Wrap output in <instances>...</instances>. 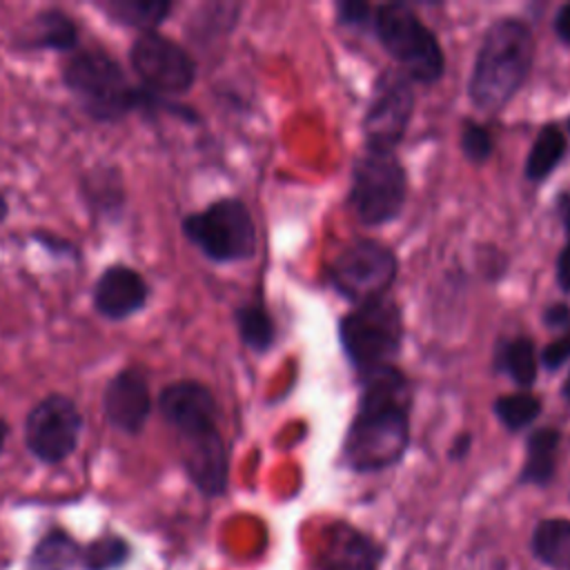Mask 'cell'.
Masks as SVG:
<instances>
[{"label": "cell", "mask_w": 570, "mask_h": 570, "mask_svg": "<svg viewBox=\"0 0 570 570\" xmlns=\"http://www.w3.org/2000/svg\"><path fill=\"white\" fill-rule=\"evenodd\" d=\"M470 445H472V436H470L468 432H461V434L454 439L452 448H450V459H454V461L463 459V456L470 452Z\"/></svg>", "instance_id": "35"}, {"label": "cell", "mask_w": 570, "mask_h": 570, "mask_svg": "<svg viewBox=\"0 0 570 570\" xmlns=\"http://www.w3.org/2000/svg\"><path fill=\"white\" fill-rule=\"evenodd\" d=\"M532 550L546 566L557 570H570V521H541L532 534Z\"/></svg>", "instance_id": "22"}, {"label": "cell", "mask_w": 570, "mask_h": 570, "mask_svg": "<svg viewBox=\"0 0 570 570\" xmlns=\"http://www.w3.org/2000/svg\"><path fill=\"white\" fill-rule=\"evenodd\" d=\"M561 445V432L557 428H537L525 439V461L521 470V481L532 485H548L557 470Z\"/></svg>", "instance_id": "18"}, {"label": "cell", "mask_w": 570, "mask_h": 570, "mask_svg": "<svg viewBox=\"0 0 570 570\" xmlns=\"http://www.w3.org/2000/svg\"><path fill=\"white\" fill-rule=\"evenodd\" d=\"M372 29L399 69L421 85L436 82L445 71V53L436 33L410 4L387 2L374 9Z\"/></svg>", "instance_id": "4"}, {"label": "cell", "mask_w": 570, "mask_h": 570, "mask_svg": "<svg viewBox=\"0 0 570 570\" xmlns=\"http://www.w3.org/2000/svg\"><path fill=\"white\" fill-rule=\"evenodd\" d=\"M541 318H543V323L548 327L566 332V330H570V305L568 303H550L543 309Z\"/></svg>", "instance_id": "33"}, {"label": "cell", "mask_w": 570, "mask_h": 570, "mask_svg": "<svg viewBox=\"0 0 570 570\" xmlns=\"http://www.w3.org/2000/svg\"><path fill=\"white\" fill-rule=\"evenodd\" d=\"M158 410L171 430L185 432L191 428L218 423V403L212 390L194 379L167 383L158 394Z\"/></svg>", "instance_id": "15"}, {"label": "cell", "mask_w": 570, "mask_h": 570, "mask_svg": "<svg viewBox=\"0 0 570 570\" xmlns=\"http://www.w3.org/2000/svg\"><path fill=\"white\" fill-rule=\"evenodd\" d=\"M22 49H53L71 53L78 47V24L62 9H42L33 16L29 29L20 36Z\"/></svg>", "instance_id": "17"}, {"label": "cell", "mask_w": 570, "mask_h": 570, "mask_svg": "<svg viewBox=\"0 0 570 570\" xmlns=\"http://www.w3.org/2000/svg\"><path fill=\"white\" fill-rule=\"evenodd\" d=\"M62 82L76 96L85 114L100 122H114L134 111H171L176 100L145 87H131L122 65L98 49H78L62 62Z\"/></svg>", "instance_id": "2"}, {"label": "cell", "mask_w": 570, "mask_h": 570, "mask_svg": "<svg viewBox=\"0 0 570 570\" xmlns=\"http://www.w3.org/2000/svg\"><path fill=\"white\" fill-rule=\"evenodd\" d=\"M82 414L62 392L42 396L24 419V445L42 463H60L78 448Z\"/></svg>", "instance_id": "11"}, {"label": "cell", "mask_w": 570, "mask_h": 570, "mask_svg": "<svg viewBox=\"0 0 570 570\" xmlns=\"http://www.w3.org/2000/svg\"><path fill=\"white\" fill-rule=\"evenodd\" d=\"M414 100L412 80L401 69L383 71L374 82L363 116L365 149L396 154L412 120Z\"/></svg>", "instance_id": "10"}, {"label": "cell", "mask_w": 570, "mask_h": 570, "mask_svg": "<svg viewBox=\"0 0 570 570\" xmlns=\"http://www.w3.org/2000/svg\"><path fill=\"white\" fill-rule=\"evenodd\" d=\"M383 550L365 532L350 523H334L325 530L316 566L318 570H376Z\"/></svg>", "instance_id": "16"}, {"label": "cell", "mask_w": 570, "mask_h": 570, "mask_svg": "<svg viewBox=\"0 0 570 570\" xmlns=\"http://www.w3.org/2000/svg\"><path fill=\"white\" fill-rule=\"evenodd\" d=\"M399 274L392 247L374 238H358L330 263V285L350 303L363 305L385 298Z\"/></svg>", "instance_id": "8"}, {"label": "cell", "mask_w": 570, "mask_h": 570, "mask_svg": "<svg viewBox=\"0 0 570 570\" xmlns=\"http://www.w3.org/2000/svg\"><path fill=\"white\" fill-rule=\"evenodd\" d=\"M31 238L36 243H40L47 252L56 254V256H65V258H71V256L76 258L78 256V249H76L73 243H69L67 238H60V236H56L51 232H33Z\"/></svg>", "instance_id": "32"}, {"label": "cell", "mask_w": 570, "mask_h": 570, "mask_svg": "<svg viewBox=\"0 0 570 570\" xmlns=\"http://www.w3.org/2000/svg\"><path fill=\"white\" fill-rule=\"evenodd\" d=\"M96 7L116 24L145 31H156L167 16L171 13L174 4L167 0H102Z\"/></svg>", "instance_id": "20"}, {"label": "cell", "mask_w": 570, "mask_h": 570, "mask_svg": "<svg viewBox=\"0 0 570 570\" xmlns=\"http://www.w3.org/2000/svg\"><path fill=\"white\" fill-rule=\"evenodd\" d=\"M129 554V546L125 539L116 534H105L94 539L82 552V566L87 570H114L125 563Z\"/></svg>", "instance_id": "26"}, {"label": "cell", "mask_w": 570, "mask_h": 570, "mask_svg": "<svg viewBox=\"0 0 570 570\" xmlns=\"http://www.w3.org/2000/svg\"><path fill=\"white\" fill-rule=\"evenodd\" d=\"M114 171V167H102V174L98 176L96 171H91L85 178L87 185V198L89 203L100 209V212H118L122 207V185H120V176L118 171L114 176H109Z\"/></svg>", "instance_id": "27"}, {"label": "cell", "mask_w": 570, "mask_h": 570, "mask_svg": "<svg viewBox=\"0 0 570 570\" xmlns=\"http://www.w3.org/2000/svg\"><path fill=\"white\" fill-rule=\"evenodd\" d=\"M183 236L214 263H240L256 254V223L247 205L236 198H218L180 220Z\"/></svg>", "instance_id": "5"}, {"label": "cell", "mask_w": 570, "mask_h": 570, "mask_svg": "<svg viewBox=\"0 0 570 570\" xmlns=\"http://www.w3.org/2000/svg\"><path fill=\"white\" fill-rule=\"evenodd\" d=\"M336 20L343 27H365L372 22V9L363 0H341L334 4Z\"/></svg>", "instance_id": "30"}, {"label": "cell", "mask_w": 570, "mask_h": 570, "mask_svg": "<svg viewBox=\"0 0 570 570\" xmlns=\"http://www.w3.org/2000/svg\"><path fill=\"white\" fill-rule=\"evenodd\" d=\"M102 414L111 428L125 434H140L151 414L149 381L138 367L118 370L105 385Z\"/></svg>", "instance_id": "13"}, {"label": "cell", "mask_w": 570, "mask_h": 570, "mask_svg": "<svg viewBox=\"0 0 570 570\" xmlns=\"http://www.w3.org/2000/svg\"><path fill=\"white\" fill-rule=\"evenodd\" d=\"M407 196V176L394 151L363 149L350 174L347 200L354 216L367 227L399 218Z\"/></svg>", "instance_id": "7"}, {"label": "cell", "mask_w": 570, "mask_h": 570, "mask_svg": "<svg viewBox=\"0 0 570 570\" xmlns=\"http://www.w3.org/2000/svg\"><path fill=\"white\" fill-rule=\"evenodd\" d=\"M534 62V38L521 18L494 20L476 49L468 96L483 114H497L519 94Z\"/></svg>", "instance_id": "3"}, {"label": "cell", "mask_w": 570, "mask_h": 570, "mask_svg": "<svg viewBox=\"0 0 570 570\" xmlns=\"http://www.w3.org/2000/svg\"><path fill=\"white\" fill-rule=\"evenodd\" d=\"M494 370L503 372L514 385L528 390L537 381L539 352L530 336H512L497 345Z\"/></svg>", "instance_id": "19"}, {"label": "cell", "mask_w": 570, "mask_h": 570, "mask_svg": "<svg viewBox=\"0 0 570 570\" xmlns=\"http://www.w3.org/2000/svg\"><path fill=\"white\" fill-rule=\"evenodd\" d=\"M129 65L145 89L165 98L185 94L196 82V62L189 51L158 31L136 36L129 47Z\"/></svg>", "instance_id": "9"}, {"label": "cell", "mask_w": 570, "mask_h": 570, "mask_svg": "<svg viewBox=\"0 0 570 570\" xmlns=\"http://www.w3.org/2000/svg\"><path fill=\"white\" fill-rule=\"evenodd\" d=\"M238 336L252 352H267L276 341V325L263 303H245L234 309Z\"/></svg>", "instance_id": "23"}, {"label": "cell", "mask_w": 570, "mask_h": 570, "mask_svg": "<svg viewBox=\"0 0 570 570\" xmlns=\"http://www.w3.org/2000/svg\"><path fill=\"white\" fill-rule=\"evenodd\" d=\"M566 127H568V134H570V118H568V122H566Z\"/></svg>", "instance_id": "39"}, {"label": "cell", "mask_w": 570, "mask_h": 570, "mask_svg": "<svg viewBox=\"0 0 570 570\" xmlns=\"http://www.w3.org/2000/svg\"><path fill=\"white\" fill-rule=\"evenodd\" d=\"M80 561L78 543L62 530L47 532L29 557V570H69Z\"/></svg>", "instance_id": "24"}, {"label": "cell", "mask_w": 570, "mask_h": 570, "mask_svg": "<svg viewBox=\"0 0 570 570\" xmlns=\"http://www.w3.org/2000/svg\"><path fill=\"white\" fill-rule=\"evenodd\" d=\"M358 383V405L343 454L356 472L387 470L403 459L410 443L412 385L394 363L361 372Z\"/></svg>", "instance_id": "1"}, {"label": "cell", "mask_w": 570, "mask_h": 570, "mask_svg": "<svg viewBox=\"0 0 570 570\" xmlns=\"http://www.w3.org/2000/svg\"><path fill=\"white\" fill-rule=\"evenodd\" d=\"M7 216H9V200H7V196L0 191V223L7 220Z\"/></svg>", "instance_id": "36"}, {"label": "cell", "mask_w": 570, "mask_h": 570, "mask_svg": "<svg viewBox=\"0 0 570 570\" xmlns=\"http://www.w3.org/2000/svg\"><path fill=\"white\" fill-rule=\"evenodd\" d=\"M559 218L563 223L566 229V243L557 256V265H554V278L561 292L570 294V196L561 194L559 196Z\"/></svg>", "instance_id": "29"}, {"label": "cell", "mask_w": 570, "mask_h": 570, "mask_svg": "<svg viewBox=\"0 0 570 570\" xmlns=\"http://www.w3.org/2000/svg\"><path fill=\"white\" fill-rule=\"evenodd\" d=\"M149 285L134 267L116 263L100 272L94 283L91 301L107 321H125L147 305Z\"/></svg>", "instance_id": "14"}, {"label": "cell", "mask_w": 570, "mask_h": 570, "mask_svg": "<svg viewBox=\"0 0 570 570\" xmlns=\"http://www.w3.org/2000/svg\"><path fill=\"white\" fill-rule=\"evenodd\" d=\"M180 461L191 483L207 497H218L227 490L229 459L218 423L178 432Z\"/></svg>", "instance_id": "12"}, {"label": "cell", "mask_w": 570, "mask_h": 570, "mask_svg": "<svg viewBox=\"0 0 570 570\" xmlns=\"http://www.w3.org/2000/svg\"><path fill=\"white\" fill-rule=\"evenodd\" d=\"M338 343L358 374L392 365L403 343V314L399 305L387 296L354 305L338 321Z\"/></svg>", "instance_id": "6"}, {"label": "cell", "mask_w": 570, "mask_h": 570, "mask_svg": "<svg viewBox=\"0 0 570 570\" xmlns=\"http://www.w3.org/2000/svg\"><path fill=\"white\" fill-rule=\"evenodd\" d=\"M552 29H554V36L559 38V42L570 47V2H566L557 9L554 20H552Z\"/></svg>", "instance_id": "34"}, {"label": "cell", "mask_w": 570, "mask_h": 570, "mask_svg": "<svg viewBox=\"0 0 570 570\" xmlns=\"http://www.w3.org/2000/svg\"><path fill=\"white\" fill-rule=\"evenodd\" d=\"M561 396L566 399V403H570V372H568L566 381L561 383Z\"/></svg>", "instance_id": "38"}, {"label": "cell", "mask_w": 570, "mask_h": 570, "mask_svg": "<svg viewBox=\"0 0 570 570\" xmlns=\"http://www.w3.org/2000/svg\"><path fill=\"white\" fill-rule=\"evenodd\" d=\"M459 142H461L463 156L474 165H483L492 156V149H494L490 129L474 120H463Z\"/></svg>", "instance_id": "28"}, {"label": "cell", "mask_w": 570, "mask_h": 570, "mask_svg": "<svg viewBox=\"0 0 570 570\" xmlns=\"http://www.w3.org/2000/svg\"><path fill=\"white\" fill-rule=\"evenodd\" d=\"M568 358H570V330L561 332L554 341H550V343L539 352V363H541L548 372L559 370Z\"/></svg>", "instance_id": "31"}, {"label": "cell", "mask_w": 570, "mask_h": 570, "mask_svg": "<svg viewBox=\"0 0 570 570\" xmlns=\"http://www.w3.org/2000/svg\"><path fill=\"white\" fill-rule=\"evenodd\" d=\"M7 436H9V425L0 419V454H2V450H4V441H7Z\"/></svg>", "instance_id": "37"}, {"label": "cell", "mask_w": 570, "mask_h": 570, "mask_svg": "<svg viewBox=\"0 0 570 570\" xmlns=\"http://www.w3.org/2000/svg\"><path fill=\"white\" fill-rule=\"evenodd\" d=\"M566 134L557 125H543L534 136L530 151L525 156V178L530 183H543L566 156Z\"/></svg>", "instance_id": "21"}, {"label": "cell", "mask_w": 570, "mask_h": 570, "mask_svg": "<svg viewBox=\"0 0 570 570\" xmlns=\"http://www.w3.org/2000/svg\"><path fill=\"white\" fill-rule=\"evenodd\" d=\"M543 410V403L537 394L528 390H519L512 394H501L492 403V412L497 421L508 430V432H521L530 428Z\"/></svg>", "instance_id": "25"}]
</instances>
